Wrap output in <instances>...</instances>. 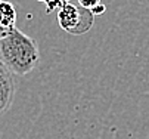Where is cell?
I'll return each mask as SVG.
<instances>
[{
  "label": "cell",
  "mask_w": 149,
  "mask_h": 139,
  "mask_svg": "<svg viewBox=\"0 0 149 139\" xmlns=\"http://www.w3.org/2000/svg\"><path fill=\"white\" fill-rule=\"evenodd\" d=\"M0 2H2V0H0Z\"/></svg>",
  "instance_id": "cell-8"
},
{
  "label": "cell",
  "mask_w": 149,
  "mask_h": 139,
  "mask_svg": "<svg viewBox=\"0 0 149 139\" xmlns=\"http://www.w3.org/2000/svg\"><path fill=\"white\" fill-rule=\"evenodd\" d=\"M16 27V9L10 2H0V28L12 31Z\"/></svg>",
  "instance_id": "cell-4"
},
{
  "label": "cell",
  "mask_w": 149,
  "mask_h": 139,
  "mask_svg": "<svg viewBox=\"0 0 149 139\" xmlns=\"http://www.w3.org/2000/svg\"><path fill=\"white\" fill-rule=\"evenodd\" d=\"M15 96V80L10 70L0 61V115L8 112Z\"/></svg>",
  "instance_id": "cell-3"
},
{
  "label": "cell",
  "mask_w": 149,
  "mask_h": 139,
  "mask_svg": "<svg viewBox=\"0 0 149 139\" xmlns=\"http://www.w3.org/2000/svg\"><path fill=\"white\" fill-rule=\"evenodd\" d=\"M99 3H100V0H78V5L86 8V9H93Z\"/></svg>",
  "instance_id": "cell-6"
},
{
  "label": "cell",
  "mask_w": 149,
  "mask_h": 139,
  "mask_svg": "<svg viewBox=\"0 0 149 139\" xmlns=\"http://www.w3.org/2000/svg\"><path fill=\"white\" fill-rule=\"evenodd\" d=\"M90 10H92V13H93L95 16H96V15H102V13L106 10V6H105V5H102V3H99L97 6H95V8H93V9H90Z\"/></svg>",
  "instance_id": "cell-7"
},
{
  "label": "cell",
  "mask_w": 149,
  "mask_h": 139,
  "mask_svg": "<svg viewBox=\"0 0 149 139\" xmlns=\"http://www.w3.org/2000/svg\"><path fill=\"white\" fill-rule=\"evenodd\" d=\"M58 24L68 34L83 36L92 30L95 24V15L90 9L68 3L58 10Z\"/></svg>",
  "instance_id": "cell-2"
},
{
  "label": "cell",
  "mask_w": 149,
  "mask_h": 139,
  "mask_svg": "<svg viewBox=\"0 0 149 139\" xmlns=\"http://www.w3.org/2000/svg\"><path fill=\"white\" fill-rule=\"evenodd\" d=\"M38 2L46 5V13H52L53 10H59L65 5H68L71 0H38Z\"/></svg>",
  "instance_id": "cell-5"
},
{
  "label": "cell",
  "mask_w": 149,
  "mask_h": 139,
  "mask_svg": "<svg viewBox=\"0 0 149 139\" xmlns=\"http://www.w3.org/2000/svg\"><path fill=\"white\" fill-rule=\"evenodd\" d=\"M0 61L12 74L27 75L40 61L38 45L34 38L15 27L8 37L0 40Z\"/></svg>",
  "instance_id": "cell-1"
}]
</instances>
